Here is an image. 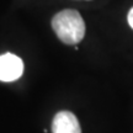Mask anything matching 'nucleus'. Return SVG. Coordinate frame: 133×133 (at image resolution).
Masks as SVG:
<instances>
[{"label":"nucleus","instance_id":"1","mask_svg":"<svg viewBox=\"0 0 133 133\" xmlns=\"http://www.w3.org/2000/svg\"><path fill=\"white\" fill-rule=\"evenodd\" d=\"M52 27L65 44H76L85 36V24L75 10H63L52 19Z\"/></svg>","mask_w":133,"mask_h":133},{"label":"nucleus","instance_id":"2","mask_svg":"<svg viewBox=\"0 0 133 133\" xmlns=\"http://www.w3.org/2000/svg\"><path fill=\"white\" fill-rule=\"evenodd\" d=\"M24 73V63L21 58L12 53H5L0 56V80H17Z\"/></svg>","mask_w":133,"mask_h":133},{"label":"nucleus","instance_id":"3","mask_svg":"<svg viewBox=\"0 0 133 133\" xmlns=\"http://www.w3.org/2000/svg\"><path fill=\"white\" fill-rule=\"evenodd\" d=\"M53 133H81L76 116L70 111H59L52 122Z\"/></svg>","mask_w":133,"mask_h":133},{"label":"nucleus","instance_id":"4","mask_svg":"<svg viewBox=\"0 0 133 133\" xmlns=\"http://www.w3.org/2000/svg\"><path fill=\"white\" fill-rule=\"evenodd\" d=\"M128 24L133 29V8L129 10V12H128Z\"/></svg>","mask_w":133,"mask_h":133}]
</instances>
